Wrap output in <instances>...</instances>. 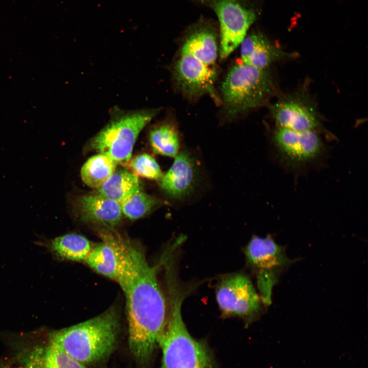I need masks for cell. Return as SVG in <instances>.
<instances>
[{"mask_svg":"<svg viewBox=\"0 0 368 368\" xmlns=\"http://www.w3.org/2000/svg\"><path fill=\"white\" fill-rule=\"evenodd\" d=\"M119 328L118 316L109 309L83 322L51 332L49 342L83 364L93 363L112 352Z\"/></svg>","mask_w":368,"mask_h":368,"instance_id":"obj_3","label":"cell"},{"mask_svg":"<svg viewBox=\"0 0 368 368\" xmlns=\"http://www.w3.org/2000/svg\"><path fill=\"white\" fill-rule=\"evenodd\" d=\"M219 48L218 25L213 20L201 16L185 30L172 67L175 84L185 96H208L221 104L215 87Z\"/></svg>","mask_w":368,"mask_h":368,"instance_id":"obj_2","label":"cell"},{"mask_svg":"<svg viewBox=\"0 0 368 368\" xmlns=\"http://www.w3.org/2000/svg\"><path fill=\"white\" fill-rule=\"evenodd\" d=\"M49 249L57 257L72 261L86 262L93 245L85 237L67 234L48 242Z\"/></svg>","mask_w":368,"mask_h":368,"instance_id":"obj_16","label":"cell"},{"mask_svg":"<svg viewBox=\"0 0 368 368\" xmlns=\"http://www.w3.org/2000/svg\"><path fill=\"white\" fill-rule=\"evenodd\" d=\"M159 109L118 110L90 141L91 148L110 157L117 164H127L139 135Z\"/></svg>","mask_w":368,"mask_h":368,"instance_id":"obj_6","label":"cell"},{"mask_svg":"<svg viewBox=\"0 0 368 368\" xmlns=\"http://www.w3.org/2000/svg\"><path fill=\"white\" fill-rule=\"evenodd\" d=\"M208 7L218 20L219 55L224 59L238 48L257 19V13L250 0H193Z\"/></svg>","mask_w":368,"mask_h":368,"instance_id":"obj_7","label":"cell"},{"mask_svg":"<svg viewBox=\"0 0 368 368\" xmlns=\"http://www.w3.org/2000/svg\"><path fill=\"white\" fill-rule=\"evenodd\" d=\"M29 358L34 368H86L50 342L47 346L35 349Z\"/></svg>","mask_w":368,"mask_h":368,"instance_id":"obj_20","label":"cell"},{"mask_svg":"<svg viewBox=\"0 0 368 368\" xmlns=\"http://www.w3.org/2000/svg\"><path fill=\"white\" fill-rule=\"evenodd\" d=\"M169 312L158 345L162 368H216L213 354L203 341L194 339L183 321V297L175 282L170 285Z\"/></svg>","mask_w":368,"mask_h":368,"instance_id":"obj_4","label":"cell"},{"mask_svg":"<svg viewBox=\"0 0 368 368\" xmlns=\"http://www.w3.org/2000/svg\"><path fill=\"white\" fill-rule=\"evenodd\" d=\"M78 202L81 216L86 221L111 226L121 219L120 204L98 193L83 195Z\"/></svg>","mask_w":368,"mask_h":368,"instance_id":"obj_14","label":"cell"},{"mask_svg":"<svg viewBox=\"0 0 368 368\" xmlns=\"http://www.w3.org/2000/svg\"><path fill=\"white\" fill-rule=\"evenodd\" d=\"M198 169L194 157L187 150H180L169 170L159 180L160 186L171 198L181 200L195 189Z\"/></svg>","mask_w":368,"mask_h":368,"instance_id":"obj_11","label":"cell"},{"mask_svg":"<svg viewBox=\"0 0 368 368\" xmlns=\"http://www.w3.org/2000/svg\"><path fill=\"white\" fill-rule=\"evenodd\" d=\"M216 299L225 316H236L250 320L259 314L261 297L250 279L242 273L225 277L216 291Z\"/></svg>","mask_w":368,"mask_h":368,"instance_id":"obj_9","label":"cell"},{"mask_svg":"<svg viewBox=\"0 0 368 368\" xmlns=\"http://www.w3.org/2000/svg\"><path fill=\"white\" fill-rule=\"evenodd\" d=\"M159 204V200L141 190L120 204L122 214L131 220L144 217Z\"/></svg>","mask_w":368,"mask_h":368,"instance_id":"obj_21","label":"cell"},{"mask_svg":"<svg viewBox=\"0 0 368 368\" xmlns=\"http://www.w3.org/2000/svg\"><path fill=\"white\" fill-rule=\"evenodd\" d=\"M133 173L149 179L159 180L163 174L154 157L144 153L134 157L131 162Z\"/></svg>","mask_w":368,"mask_h":368,"instance_id":"obj_22","label":"cell"},{"mask_svg":"<svg viewBox=\"0 0 368 368\" xmlns=\"http://www.w3.org/2000/svg\"><path fill=\"white\" fill-rule=\"evenodd\" d=\"M85 262L98 273L117 282L123 267L118 240L107 238L93 246Z\"/></svg>","mask_w":368,"mask_h":368,"instance_id":"obj_15","label":"cell"},{"mask_svg":"<svg viewBox=\"0 0 368 368\" xmlns=\"http://www.w3.org/2000/svg\"><path fill=\"white\" fill-rule=\"evenodd\" d=\"M245 255L256 275L261 301L269 305L273 287L280 275L293 262L284 247L270 237L253 236L245 247Z\"/></svg>","mask_w":368,"mask_h":368,"instance_id":"obj_8","label":"cell"},{"mask_svg":"<svg viewBox=\"0 0 368 368\" xmlns=\"http://www.w3.org/2000/svg\"><path fill=\"white\" fill-rule=\"evenodd\" d=\"M18 368H34V365L31 360L29 357V358L26 360L25 363L20 366Z\"/></svg>","mask_w":368,"mask_h":368,"instance_id":"obj_23","label":"cell"},{"mask_svg":"<svg viewBox=\"0 0 368 368\" xmlns=\"http://www.w3.org/2000/svg\"><path fill=\"white\" fill-rule=\"evenodd\" d=\"M273 140L281 159L291 166L305 164L321 152V140L314 130L298 131L277 127Z\"/></svg>","mask_w":368,"mask_h":368,"instance_id":"obj_10","label":"cell"},{"mask_svg":"<svg viewBox=\"0 0 368 368\" xmlns=\"http://www.w3.org/2000/svg\"><path fill=\"white\" fill-rule=\"evenodd\" d=\"M0 368H10L7 365L0 364Z\"/></svg>","mask_w":368,"mask_h":368,"instance_id":"obj_24","label":"cell"},{"mask_svg":"<svg viewBox=\"0 0 368 368\" xmlns=\"http://www.w3.org/2000/svg\"><path fill=\"white\" fill-rule=\"evenodd\" d=\"M141 190L137 176L126 169L116 170L112 175L98 189L97 193L120 204Z\"/></svg>","mask_w":368,"mask_h":368,"instance_id":"obj_17","label":"cell"},{"mask_svg":"<svg viewBox=\"0 0 368 368\" xmlns=\"http://www.w3.org/2000/svg\"><path fill=\"white\" fill-rule=\"evenodd\" d=\"M274 89L272 78L267 69L240 61L231 67L222 81L221 105L226 116L233 118L265 104Z\"/></svg>","mask_w":368,"mask_h":368,"instance_id":"obj_5","label":"cell"},{"mask_svg":"<svg viewBox=\"0 0 368 368\" xmlns=\"http://www.w3.org/2000/svg\"><path fill=\"white\" fill-rule=\"evenodd\" d=\"M270 111L277 127L305 131H316L320 126L314 110L297 99L281 100L271 106Z\"/></svg>","mask_w":368,"mask_h":368,"instance_id":"obj_12","label":"cell"},{"mask_svg":"<svg viewBox=\"0 0 368 368\" xmlns=\"http://www.w3.org/2000/svg\"><path fill=\"white\" fill-rule=\"evenodd\" d=\"M240 45L241 61L260 69L266 70L274 62L288 55L258 32L247 34Z\"/></svg>","mask_w":368,"mask_h":368,"instance_id":"obj_13","label":"cell"},{"mask_svg":"<svg viewBox=\"0 0 368 368\" xmlns=\"http://www.w3.org/2000/svg\"><path fill=\"white\" fill-rule=\"evenodd\" d=\"M149 139L156 154L174 157L180 150V134L173 123L163 122L155 125L150 131Z\"/></svg>","mask_w":368,"mask_h":368,"instance_id":"obj_18","label":"cell"},{"mask_svg":"<svg viewBox=\"0 0 368 368\" xmlns=\"http://www.w3.org/2000/svg\"><path fill=\"white\" fill-rule=\"evenodd\" d=\"M122 270L117 283L126 300L128 344L135 359L147 363L158 344L168 312L165 297L156 269L143 252L119 240Z\"/></svg>","mask_w":368,"mask_h":368,"instance_id":"obj_1","label":"cell"},{"mask_svg":"<svg viewBox=\"0 0 368 368\" xmlns=\"http://www.w3.org/2000/svg\"><path fill=\"white\" fill-rule=\"evenodd\" d=\"M117 165L110 157L99 153L90 157L82 167V180L89 187L98 189L114 173Z\"/></svg>","mask_w":368,"mask_h":368,"instance_id":"obj_19","label":"cell"}]
</instances>
